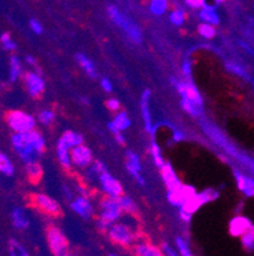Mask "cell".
Returning a JSON list of instances; mask_svg holds the SVG:
<instances>
[{
	"instance_id": "1",
	"label": "cell",
	"mask_w": 254,
	"mask_h": 256,
	"mask_svg": "<svg viewBox=\"0 0 254 256\" xmlns=\"http://www.w3.org/2000/svg\"><path fill=\"white\" fill-rule=\"evenodd\" d=\"M11 144L20 160L25 164L37 162L39 154L45 152V139L36 130L27 132H14L11 136Z\"/></svg>"
},
{
	"instance_id": "2",
	"label": "cell",
	"mask_w": 254,
	"mask_h": 256,
	"mask_svg": "<svg viewBox=\"0 0 254 256\" xmlns=\"http://www.w3.org/2000/svg\"><path fill=\"white\" fill-rule=\"evenodd\" d=\"M107 12H108V16L116 24L125 32L130 38L134 41V42L139 44L143 40V34H141V31H140L139 26L134 22L130 17L122 13L118 8H116L115 6H107Z\"/></svg>"
},
{
	"instance_id": "3",
	"label": "cell",
	"mask_w": 254,
	"mask_h": 256,
	"mask_svg": "<svg viewBox=\"0 0 254 256\" xmlns=\"http://www.w3.org/2000/svg\"><path fill=\"white\" fill-rule=\"evenodd\" d=\"M107 236L115 245L125 248H132L135 242L137 241V234L127 223L116 222L115 224H112L107 232Z\"/></svg>"
},
{
	"instance_id": "4",
	"label": "cell",
	"mask_w": 254,
	"mask_h": 256,
	"mask_svg": "<svg viewBox=\"0 0 254 256\" xmlns=\"http://www.w3.org/2000/svg\"><path fill=\"white\" fill-rule=\"evenodd\" d=\"M46 241L53 256H69V241L59 227L51 224L46 230Z\"/></svg>"
},
{
	"instance_id": "5",
	"label": "cell",
	"mask_w": 254,
	"mask_h": 256,
	"mask_svg": "<svg viewBox=\"0 0 254 256\" xmlns=\"http://www.w3.org/2000/svg\"><path fill=\"white\" fill-rule=\"evenodd\" d=\"M5 121L14 132H27L36 128V118L20 110L8 111L5 114Z\"/></svg>"
},
{
	"instance_id": "6",
	"label": "cell",
	"mask_w": 254,
	"mask_h": 256,
	"mask_svg": "<svg viewBox=\"0 0 254 256\" xmlns=\"http://www.w3.org/2000/svg\"><path fill=\"white\" fill-rule=\"evenodd\" d=\"M29 202H31V204L34 208L38 209L42 213H45L48 217L57 218L62 214L60 204L51 196H48V195L31 194L29 195Z\"/></svg>"
},
{
	"instance_id": "7",
	"label": "cell",
	"mask_w": 254,
	"mask_h": 256,
	"mask_svg": "<svg viewBox=\"0 0 254 256\" xmlns=\"http://www.w3.org/2000/svg\"><path fill=\"white\" fill-rule=\"evenodd\" d=\"M122 208L118 203L117 198H104L101 202V216L99 220H104L109 226L115 224L122 216Z\"/></svg>"
},
{
	"instance_id": "8",
	"label": "cell",
	"mask_w": 254,
	"mask_h": 256,
	"mask_svg": "<svg viewBox=\"0 0 254 256\" xmlns=\"http://www.w3.org/2000/svg\"><path fill=\"white\" fill-rule=\"evenodd\" d=\"M174 86H176L177 90L181 94V97L183 100H187V101L192 102L196 106L202 108L204 106V100H202L201 94H200L199 90L196 88L195 84L192 83H185V82H176V80H172Z\"/></svg>"
},
{
	"instance_id": "9",
	"label": "cell",
	"mask_w": 254,
	"mask_h": 256,
	"mask_svg": "<svg viewBox=\"0 0 254 256\" xmlns=\"http://www.w3.org/2000/svg\"><path fill=\"white\" fill-rule=\"evenodd\" d=\"M23 79H24V84L27 87L29 96L33 97V98H39L42 96V93L45 92V82L36 73L27 72Z\"/></svg>"
},
{
	"instance_id": "10",
	"label": "cell",
	"mask_w": 254,
	"mask_h": 256,
	"mask_svg": "<svg viewBox=\"0 0 254 256\" xmlns=\"http://www.w3.org/2000/svg\"><path fill=\"white\" fill-rule=\"evenodd\" d=\"M70 158H71V164H74L78 167H81V168L89 166L93 160V156L88 146H83V144L78 146H74V148L70 150Z\"/></svg>"
},
{
	"instance_id": "11",
	"label": "cell",
	"mask_w": 254,
	"mask_h": 256,
	"mask_svg": "<svg viewBox=\"0 0 254 256\" xmlns=\"http://www.w3.org/2000/svg\"><path fill=\"white\" fill-rule=\"evenodd\" d=\"M99 181H101L102 188H103L104 192L108 194V196L118 198L123 195L122 185H121V184L107 171L102 172V174H99Z\"/></svg>"
},
{
	"instance_id": "12",
	"label": "cell",
	"mask_w": 254,
	"mask_h": 256,
	"mask_svg": "<svg viewBox=\"0 0 254 256\" xmlns=\"http://www.w3.org/2000/svg\"><path fill=\"white\" fill-rule=\"evenodd\" d=\"M132 256H165L162 248L150 241H136L131 248Z\"/></svg>"
},
{
	"instance_id": "13",
	"label": "cell",
	"mask_w": 254,
	"mask_h": 256,
	"mask_svg": "<svg viewBox=\"0 0 254 256\" xmlns=\"http://www.w3.org/2000/svg\"><path fill=\"white\" fill-rule=\"evenodd\" d=\"M160 174H162V178L163 180H164L169 192H178V190H181V188H183V184L178 180V178H177L176 172H174L171 164H165L164 166L160 168Z\"/></svg>"
},
{
	"instance_id": "14",
	"label": "cell",
	"mask_w": 254,
	"mask_h": 256,
	"mask_svg": "<svg viewBox=\"0 0 254 256\" xmlns=\"http://www.w3.org/2000/svg\"><path fill=\"white\" fill-rule=\"evenodd\" d=\"M253 227L254 226L252 224V222L248 220V218L239 216V217H235L234 220L230 222V226H229L230 234L234 237H242L244 234L252 231Z\"/></svg>"
},
{
	"instance_id": "15",
	"label": "cell",
	"mask_w": 254,
	"mask_h": 256,
	"mask_svg": "<svg viewBox=\"0 0 254 256\" xmlns=\"http://www.w3.org/2000/svg\"><path fill=\"white\" fill-rule=\"evenodd\" d=\"M200 20L204 23L211 26H219L220 24V16H219L218 10H216V6H204L199 12Z\"/></svg>"
},
{
	"instance_id": "16",
	"label": "cell",
	"mask_w": 254,
	"mask_h": 256,
	"mask_svg": "<svg viewBox=\"0 0 254 256\" xmlns=\"http://www.w3.org/2000/svg\"><path fill=\"white\" fill-rule=\"evenodd\" d=\"M71 208L75 213H78L80 217L83 218H89L93 213V206L90 204V202L88 199L83 196H79L74 200L73 203H71Z\"/></svg>"
},
{
	"instance_id": "17",
	"label": "cell",
	"mask_w": 254,
	"mask_h": 256,
	"mask_svg": "<svg viewBox=\"0 0 254 256\" xmlns=\"http://www.w3.org/2000/svg\"><path fill=\"white\" fill-rule=\"evenodd\" d=\"M149 100H150V90H145L141 96V101H140V106H141V111H143L144 122H145V129L148 132H153V125H151V116L150 110H149Z\"/></svg>"
},
{
	"instance_id": "18",
	"label": "cell",
	"mask_w": 254,
	"mask_h": 256,
	"mask_svg": "<svg viewBox=\"0 0 254 256\" xmlns=\"http://www.w3.org/2000/svg\"><path fill=\"white\" fill-rule=\"evenodd\" d=\"M130 125H131V121H130L127 114L120 112L118 115H116L115 120L108 122V129L111 130L113 134H117V132H121L122 130L127 129Z\"/></svg>"
},
{
	"instance_id": "19",
	"label": "cell",
	"mask_w": 254,
	"mask_h": 256,
	"mask_svg": "<svg viewBox=\"0 0 254 256\" xmlns=\"http://www.w3.org/2000/svg\"><path fill=\"white\" fill-rule=\"evenodd\" d=\"M235 178L241 192H244L247 196H254V180L251 178H247L243 174L235 172Z\"/></svg>"
},
{
	"instance_id": "20",
	"label": "cell",
	"mask_w": 254,
	"mask_h": 256,
	"mask_svg": "<svg viewBox=\"0 0 254 256\" xmlns=\"http://www.w3.org/2000/svg\"><path fill=\"white\" fill-rule=\"evenodd\" d=\"M56 150H57V157H59L60 164H62L64 168L69 170L70 164H71V158H70V148L66 146V143H65L61 138H60L59 142H57Z\"/></svg>"
},
{
	"instance_id": "21",
	"label": "cell",
	"mask_w": 254,
	"mask_h": 256,
	"mask_svg": "<svg viewBox=\"0 0 254 256\" xmlns=\"http://www.w3.org/2000/svg\"><path fill=\"white\" fill-rule=\"evenodd\" d=\"M11 220H13V226L17 230H27L29 226V220H28L27 216H25L24 210L22 208H14L11 212Z\"/></svg>"
},
{
	"instance_id": "22",
	"label": "cell",
	"mask_w": 254,
	"mask_h": 256,
	"mask_svg": "<svg viewBox=\"0 0 254 256\" xmlns=\"http://www.w3.org/2000/svg\"><path fill=\"white\" fill-rule=\"evenodd\" d=\"M25 172H27L28 180L32 184H38L42 178V167L38 162H31V164H25Z\"/></svg>"
},
{
	"instance_id": "23",
	"label": "cell",
	"mask_w": 254,
	"mask_h": 256,
	"mask_svg": "<svg viewBox=\"0 0 254 256\" xmlns=\"http://www.w3.org/2000/svg\"><path fill=\"white\" fill-rule=\"evenodd\" d=\"M61 139L65 142V143H66V146H69L70 150H71V148H74V146H81V144L84 143L83 136H80L79 132H71V130H67V132H65L64 134H62Z\"/></svg>"
},
{
	"instance_id": "24",
	"label": "cell",
	"mask_w": 254,
	"mask_h": 256,
	"mask_svg": "<svg viewBox=\"0 0 254 256\" xmlns=\"http://www.w3.org/2000/svg\"><path fill=\"white\" fill-rule=\"evenodd\" d=\"M169 8V0H149V10L154 16H163Z\"/></svg>"
},
{
	"instance_id": "25",
	"label": "cell",
	"mask_w": 254,
	"mask_h": 256,
	"mask_svg": "<svg viewBox=\"0 0 254 256\" xmlns=\"http://www.w3.org/2000/svg\"><path fill=\"white\" fill-rule=\"evenodd\" d=\"M76 60H78V62L80 64L81 68L85 70V73H87L90 78H93V79L97 78V73H95L94 64H93V62H90V60L88 59L85 55H83V54H76Z\"/></svg>"
},
{
	"instance_id": "26",
	"label": "cell",
	"mask_w": 254,
	"mask_h": 256,
	"mask_svg": "<svg viewBox=\"0 0 254 256\" xmlns=\"http://www.w3.org/2000/svg\"><path fill=\"white\" fill-rule=\"evenodd\" d=\"M8 250H9V256H29V254L27 252L23 245L20 242L15 241V240H10L8 244Z\"/></svg>"
},
{
	"instance_id": "27",
	"label": "cell",
	"mask_w": 254,
	"mask_h": 256,
	"mask_svg": "<svg viewBox=\"0 0 254 256\" xmlns=\"http://www.w3.org/2000/svg\"><path fill=\"white\" fill-rule=\"evenodd\" d=\"M176 250L178 251L179 256H195L191 250L190 244L181 236L176 238Z\"/></svg>"
},
{
	"instance_id": "28",
	"label": "cell",
	"mask_w": 254,
	"mask_h": 256,
	"mask_svg": "<svg viewBox=\"0 0 254 256\" xmlns=\"http://www.w3.org/2000/svg\"><path fill=\"white\" fill-rule=\"evenodd\" d=\"M0 174H5V176H13L14 174L13 164L4 153H0Z\"/></svg>"
},
{
	"instance_id": "29",
	"label": "cell",
	"mask_w": 254,
	"mask_h": 256,
	"mask_svg": "<svg viewBox=\"0 0 254 256\" xmlns=\"http://www.w3.org/2000/svg\"><path fill=\"white\" fill-rule=\"evenodd\" d=\"M117 200L123 212H126V213H129V214H136L137 206L136 204L134 203V200L130 199V198L127 196H123V195L122 196H118Z\"/></svg>"
},
{
	"instance_id": "30",
	"label": "cell",
	"mask_w": 254,
	"mask_h": 256,
	"mask_svg": "<svg viewBox=\"0 0 254 256\" xmlns=\"http://www.w3.org/2000/svg\"><path fill=\"white\" fill-rule=\"evenodd\" d=\"M22 74V65L17 56H10V82H15Z\"/></svg>"
},
{
	"instance_id": "31",
	"label": "cell",
	"mask_w": 254,
	"mask_h": 256,
	"mask_svg": "<svg viewBox=\"0 0 254 256\" xmlns=\"http://www.w3.org/2000/svg\"><path fill=\"white\" fill-rule=\"evenodd\" d=\"M242 241V246H243L244 250L247 252H254V232L253 230L247 234H244L243 236L241 237Z\"/></svg>"
},
{
	"instance_id": "32",
	"label": "cell",
	"mask_w": 254,
	"mask_h": 256,
	"mask_svg": "<svg viewBox=\"0 0 254 256\" xmlns=\"http://www.w3.org/2000/svg\"><path fill=\"white\" fill-rule=\"evenodd\" d=\"M169 20H171L172 24L174 26H182L185 23L186 20V13L185 10H182V9H174L169 13Z\"/></svg>"
},
{
	"instance_id": "33",
	"label": "cell",
	"mask_w": 254,
	"mask_h": 256,
	"mask_svg": "<svg viewBox=\"0 0 254 256\" xmlns=\"http://www.w3.org/2000/svg\"><path fill=\"white\" fill-rule=\"evenodd\" d=\"M151 154H153V158H154V162H155V164H157L159 168H162V167L164 166L165 164H164V160H163V156H162V152H160L159 146L155 143V140L151 142Z\"/></svg>"
},
{
	"instance_id": "34",
	"label": "cell",
	"mask_w": 254,
	"mask_h": 256,
	"mask_svg": "<svg viewBox=\"0 0 254 256\" xmlns=\"http://www.w3.org/2000/svg\"><path fill=\"white\" fill-rule=\"evenodd\" d=\"M181 106L183 107V110L187 111L190 115L195 116V118H199L200 115H201V108L200 107L196 106L195 104H192V102L187 101V100H181Z\"/></svg>"
},
{
	"instance_id": "35",
	"label": "cell",
	"mask_w": 254,
	"mask_h": 256,
	"mask_svg": "<svg viewBox=\"0 0 254 256\" xmlns=\"http://www.w3.org/2000/svg\"><path fill=\"white\" fill-rule=\"evenodd\" d=\"M199 34L205 38H214L216 34L215 26L207 24V23H201L199 26Z\"/></svg>"
},
{
	"instance_id": "36",
	"label": "cell",
	"mask_w": 254,
	"mask_h": 256,
	"mask_svg": "<svg viewBox=\"0 0 254 256\" xmlns=\"http://www.w3.org/2000/svg\"><path fill=\"white\" fill-rule=\"evenodd\" d=\"M127 158H129V162H127V164L126 166L129 167H132V168H135L136 171L141 172V164H140V160H139V156L136 154V153H134L132 150H127Z\"/></svg>"
},
{
	"instance_id": "37",
	"label": "cell",
	"mask_w": 254,
	"mask_h": 256,
	"mask_svg": "<svg viewBox=\"0 0 254 256\" xmlns=\"http://www.w3.org/2000/svg\"><path fill=\"white\" fill-rule=\"evenodd\" d=\"M0 41H1V44H3V46L5 50L13 51L17 48V44L14 42L13 40H11L10 34H9L8 32H5V34H1V37H0Z\"/></svg>"
},
{
	"instance_id": "38",
	"label": "cell",
	"mask_w": 254,
	"mask_h": 256,
	"mask_svg": "<svg viewBox=\"0 0 254 256\" xmlns=\"http://www.w3.org/2000/svg\"><path fill=\"white\" fill-rule=\"evenodd\" d=\"M38 120L39 122H42L43 125H50L53 120H55V115H53L52 111L45 110L39 112L38 115Z\"/></svg>"
},
{
	"instance_id": "39",
	"label": "cell",
	"mask_w": 254,
	"mask_h": 256,
	"mask_svg": "<svg viewBox=\"0 0 254 256\" xmlns=\"http://www.w3.org/2000/svg\"><path fill=\"white\" fill-rule=\"evenodd\" d=\"M185 2L192 9H201L202 6H206V0H185Z\"/></svg>"
},
{
	"instance_id": "40",
	"label": "cell",
	"mask_w": 254,
	"mask_h": 256,
	"mask_svg": "<svg viewBox=\"0 0 254 256\" xmlns=\"http://www.w3.org/2000/svg\"><path fill=\"white\" fill-rule=\"evenodd\" d=\"M29 27L36 34H41L43 32V27L37 20H29Z\"/></svg>"
},
{
	"instance_id": "41",
	"label": "cell",
	"mask_w": 254,
	"mask_h": 256,
	"mask_svg": "<svg viewBox=\"0 0 254 256\" xmlns=\"http://www.w3.org/2000/svg\"><path fill=\"white\" fill-rule=\"evenodd\" d=\"M162 250H163V252H164L165 256H179L178 251H177L176 248H172L171 245L165 244V242L162 245Z\"/></svg>"
},
{
	"instance_id": "42",
	"label": "cell",
	"mask_w": 254,
	"mask_h": 256,
	"mask_svg": "<svg viewBox=\"0 0 254 256\" xmlns=\"http://www.w3.org/2000/svg\"><path fill=\"white\" fill-rule=\"evenodd\" d=\"M106 104H107V107H108L109 110H112V111H117L118 108H120V101H118V100H116V98H111V100H108V101L106 102Z\"/></svg>"
},
{
	"instance_id": "43",
	"label": "cell",
	"mask_w": 254,
	"mask_h": 256,
	"mask_svg": "<svg viewBox=\"0 0 254 256\" xmlns=\"http://www.w3.org/2000/svg\"><path fill=\"white\" fill-rule=\"evenodd\" d=\"M179 216H181L182 220H185V222H190L191 218H192V214L188 213L185 209H179Z\"/></svg>"
},
{
	"instance_id": "44",
	"label": "cell",
	"mask_w": 254,
	"mask_h": 256,
	"mask_svg": "<svg viewBox=\"0 0 254 256\" xmlns=\"http://www.w3.org/2000/svg\"><path fill=\"white\" fill-rule=\"evenodd\" d=\"M101 86L106 92H112V83L109 82L108 78H103L101 80Z\"/></svg>"
},
{
	"instance_id": "45",
	"label": "cell",
	"mask_w": 254,
	"mask_h": 256,
	"mask_svg": "<svg viewBox=\"0 0 254 256\" xmlns=\"http://www.w3.org/2000/svg\"><path fill=\"white\" fill-rule=\"evenodd\" d=\"M182 70H183V74H185V76H191V72L192 70H191V62H188V60H186V62H183V69H182Z\"/></svg>"
},
{
	"instance_id": "46",
	"label": "cell",
	"mask_w": 254,
	"mask_h": 256,
	"mask_svg": "<svg viewBox=\"0 0 254 256\" xmlns=\"http://www.w3.org/2000/svg\"><path fill=\"white\" fill-rule=\"evenodd\" d=\"M115 136H116V140H117L118 144H121V146H125V138H123V136L121 134V132L115 134Z\"/></svg>"
},
{
	"instance_id": "47",
	"label": "cell",
	"mask_w": 254,
	"mask_h": 256,
	"mask_svg": "<svg viewBox=\"0 0 254 256\" xmlns=\"http://www.w3.org/2000/svg\"><path fill=\"white\" fill-rule=\"evenodd\" d=\"M25 62H27L28 64H31V65H34V64H36V62H34L33 58L29 56V55H28V56H25Z\"/></svg>"
},
{
	"instance_id": "48",
	"label": "cell",
	"mask_w": 254,
	"mask_h": 256,
	"mask_svg": "<svg viewBox=\"0 0 254 256\" xmlns=\"http://www.w3.org/2000/svg\"><path fill=\"white\" fill-rule=\"evenodd\" d=\"M182 139H183V134H182V132H177L176 136H174V140L179 142V140H182Z\"/></svg>"
},
{
	"instance_id": "49",
	"label": "cell",
	"mask_w": 254,
	"mask_h": 256,
	"mask_svg": "<svg viewBox=\"0 0 254 256\" xmlns=\"http://www.w3.org/2000/svg\"><path fill=\"white\" fill-rule=\"evenodd\" d=\"M224 2H225V0H215V3H216V4H218V6H219V4L224 3Z\"/></svg>"
},
{
	"instance_id": "50",
	"label": "cell",
	"mask_w": 254,
	"mask_h": 256,
	"mask_svg": "<svg viewBox=\"0 0 254 256\" xmlns=\"http://www.w3.org/2000/svg\"><path fill=\"white\" fill-rule=\"evenodd\" d=\"M108 256H120V255H117V254H109Z\"/></svg>"
},
{
	"instance_id": "51",
	"label": "cell",
	"mask_w": 254,
	"mask_h": 256,
	"mask_svg": "<svg viewBox=\"0 0 254 256\" xmlns=\"http://www.w3.org/2000/svg\"><path fill=\"white\" fill-rule=\"evenodd\" d=\"M69 256H74V255H73V254H70V255H69Z\"/></svg>"
},
{
	"instance_id": "52",
	"label": "cell",
	"mask_w": 254,
	"mask_h": 256,
	"mask_svg": "<svg viewBox=\"0 0 254 256\" xmlns=\"http://www.w3.org/2000/svg\"><path fill=\"white\" fill-rule=\"evenodd\" d=\"M253 232H254V227H253Z\"/></svg>"
}]
</instances>
